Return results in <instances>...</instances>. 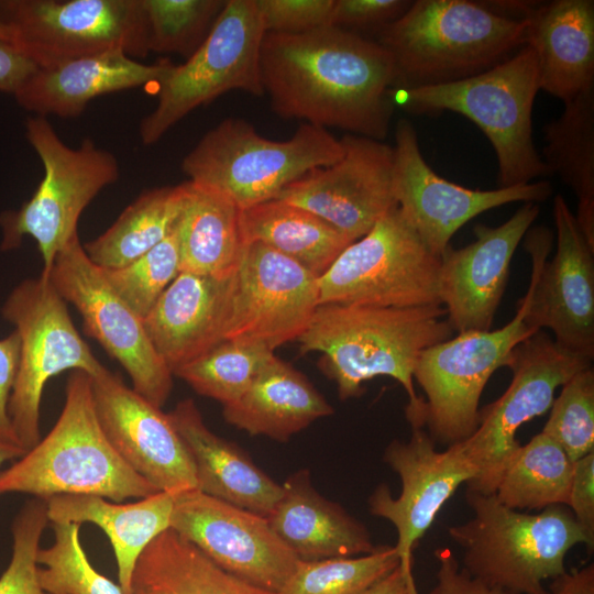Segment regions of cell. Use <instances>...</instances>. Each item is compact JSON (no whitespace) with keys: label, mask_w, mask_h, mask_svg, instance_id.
<instances>
[{"label":"cell","mask_w":594,"mask_h":594,"mask_svg":"<svg viewBox=\"0 0 594 594\" xmlns=\"http://www.w3.org/2000/svg\"><path fill=\"white\" fill-rule=\"evenodd\" d=\"M260 72L278 117L377 141L386 138L395 68L375 40L334 26L300 34L266 32Z\"/></svg>","instance_id":"cell-1"},{"label":"cell","mask_w":594,"mask_h":594,"mask_svg":"<svg viewBox=\"0 0 594 594\" xmlns=\"http://www.w3.org/2000/svg\"><path fill=\"white\" fill-rule=\"evenodd\" d=\"M444 315L443 306L322 304L297 341L302 354H322L319 367L336 383L342 400L361 396L364 383L374 377L397 381L408 396V422L424 428V398L415 392L414 371L422 351L451 338Z\"/></svg>","instance_id":"cell-2"},{"label":"cell","mask_w":594,"mask_h":594,"mask_svg":"<svg viewBox=\"0 0 594 594\" xmlns=\"http://www.w3.org/2000/svg\"><path fill=\"white\" fill-rule=\"evenodd\" d=\"M526 19L469 0H417L377 40L391 55L395 89L479 75L525 46Z\"/></svg>","instance_id":"cell-3"},{"label":"cell","mask_w":594,"mask_h":594,"mask_svg":"<svg viewBox=\"0 0 594 594\" xmlns=\"http://www.w3.org/2000/svg\"><path fill=\"white\" fill-rule=\"evenodd\" d=\"M160 492L114 450L97 416L91 378L73 371L63 409L51 431L0 471V496L97 495L122 503Z\"/></svg>","instance_id":"cell-4"},{"label":"cell","mask_w":594,"mask_h":594,"mask_svg":"<svg viewBox=\"0 0 594 594\" xmlns=\"http://www.w3.org/2000/svg\"><path fill=\"white\" fill-rule=\"evenodd\" d=\"M465 499L473 516L448 528L462 550V568L509 594H548L543 582L566 571L573 547L593 551L594 540L564 505L530 514L506 507L494 494L466 491Z\"/></svg>","instance_id":"cell-5"},{"label":"cell","mask_w":594,"mask_h":594,"mask_svg":"<svg viewBox=\"0 0 594 594\" xmlns=\"http://www.w3.org/2000/svg\"><path fill=\"white\" fill-rule=\"evenodd\" d=\"M540 90L532 50L525 45L473 77L433 86L393 89L392 99L411 113L452 111L464 116L491 142L498 188L551 175L532 141V107Z\"/></svg>","instance_id":"cell-6"},{"label":"cell","mask_w":594,"mask_h":594,"mask_svg":"<svg viewBox=\"0 0 594 594\" xmlns=\"http://www.w3.org/2000/svg\"><path fill=\"white\" fill-rule=\"evenodd\" d=\"M344 153L327 129L302 123L289 140L258 134L244 119L227 118L210 129L182 161L188 180L217 191L241 210L275 199L308 172Z\"/></svg>","instance_id":"cell-7"},{"label":"cell","mask_w":594,"mask_h":594,"mask_svg":"<svg viewBox=\"0 0 594 594\" xmlns=\"http://www.w3.org/2000/svg\"><path fill=\"white\" fill-rule=\"evenodd\" d=\"M26 139L40 157L44 176L32 197L20 209L0 216L1 250L18 248L23 238L37 244L47 276L59 251L77 233L87 206L120 176L116 156L85 139L79 147L66 145L45 117L25 123Z\"/></svg>","instance_id":"cell-8"},{"label":"cell","mask_w":594,"mask_h":594,"mask_svg":"<svg viewBox=\"0 0 594 594\" xmlns=\"http://www.w3.org/2000/svg\"><path fill=\"white\" fill-rule=\"evenodd\" d=\"M1 315L20 338L9 416L16 440L28 451L41 440V403L48 380L67 370L94 377L106 366L77 331L67 302L48 276L41 274L16 285L3 302Z\"/></svg>","instance_id":"cell-9"},{"label":"cell","mask_w":594,"mask_h":594,"mask_svg":"<svg viewBox=\"0 0 594 594\" xmlns=\"http://www.w3.org/2000/svg\"><path fill=\"white\" fill-rule=\"evenodd\" d=\"M440 257L398 207L348 245L318 277L319 302L375 307L442 306Z\"/></svg>","instance_id":"cell-10"},{"label":"cell","mask_w":594,"mask_h":594,"mask_svg":"<svg viewBox=\"0 0 594 594\" xmlns=\"http://www.w3.org/2000/svg\"><path fill=\"white\" fill-rule=\"evenodd\" d=\"M265 34L255 0H227L207 38L158 87L157 105L140 123L144 145L158 142L196 108L231 90L264 96L260 51Z\"/></svg>","instance_id":"cell-11"},{"label":"cell","mask_w":594,"mask_h":594,"mask_svg":"<svg viewBox=\"0 0 594 594\" xmlns=\"http://www.w3.org/2000/svg\"><path fill=\"white\" fill-rule=\"evenodd\" d=\"M534 290L530 279L514 318L488 331L460 332L420 354L414 380L422 388V427L435 441L452 446L468 439L479 424L480 398L493 373L506 366L513 349L537 331L525 316Z\"/></svg>","instance_id":"cell-12"},{"label":"cell","mask_w":594,"mask_h":594,"mask_svg":"<svg viewBox=\"0 0 594 594\" xmlns=\"http://www.w3.org/2000/svg\"><path fill=\"white\" fill-rule=\"evenodd\" d=\"M506 366L513 373L507 389L480 410L474 432L454 443L475 471V479L466 484L471 492L495 493L507 460L520 446L516 432L546 414L557 388L592 366V360L561 348L539 330L513 349Z\"/></svg>","instance_id":"cell-13"},{"label":"cell","mask_w":594,"mask_h":594,"mask_svg":"<svg viewBox=\"0 0 594 594\" xmlns=\"http://www.w3.org/2000/svg\"><path fill=\"white\" fill-rule=\"evenodd\" d=\"M0 20L40 68L113 48L134 59L150 53L142 0H4Z\"/></svg>","instance_id":"cell-14"},{"label":"cell","mask_w":594,"mask_h":594,"mask_svg":"<svg viewBox=\"0 0 594 594\" xmlns=\"http://www.w3.org/2000/svg\"><path fill=\"white\" fill-rule=\"evenodd\" d=\"M557 249L547 262L553 233L543 226L529 229L525 248L532 263L534 290L525 322L529 329H549L561 348L594 358V248L580 229L565 199L553 200Z\"/></svg>","instance_id":"cell-15"},{"label":"cell","mask_w":594,"mask_h":594,"mask_svg":"<svg viewBox=\"0 0 594 594\" xmlns=\"http://www.w3.org/2000/svg\"><path fill=\"white\" fill-rule=\"evenodd\" d=\"M47 276L78 310L84 332L124 369L132 388L162 408L173 389V373L155 350L143 319L90 261L78 234L59 251Z\"/></svg>","instance_id":"cell-16"},{"label":"cell","mask_w":594,"mask_h":594,"mask_svg":"<svg viewBox=\"0 0 594 594\" xmlns=\"http://www.w3.org/2000/svg\"><path fill=\"white\" fill-rule=\"evenodd\" d=\"M393 191L400 212L437 256L454 233L471 219L517 201L541 202L552 195L547 180L493 190L472 189L439 176L424 158L411 122L395 128Z\"/></svg>","instance_id":"cell-17"},{"label":"cell","mask_w":594,"mask_h":594,"mask_svg":"<svg viewBox=\"0 0 594 594\" xmlns=\"http://www.w3.org/2000/svg\"><path fill=\"white\" fill-rule=\"evenodd\" d=\"M228 573L277 593L300 561L266 517L199 490L175 495L170 527Z\"/></svg>","instance_id":"cell-18"},{"label":"cell","mask_w":594,"mask_h":594,"mask_svg":"<svg viewBox=\"0 0 594 594\" xmlns=\"http://www.w3.org/2000/svg\"><path fill=\"white\" fill-rule=\"evenodd\" d=\"M336 163L315 168L286 186L275 199L301 207L353 242L397 207L393 191V146L345 134Z\"/></svg>","instance_id":"cell-19"},{"label":"cell","mask_w":594,"mask_h":594,"mask_svg":"<svg viewBox=\"0 0 594 594\" xmlns=\"http://www.w3.org/2000/svg\"><path fill=\"white\" fill-rule=\"evenodd\" d=\"M319 305L316 275L262 243H249L235 272L226 340L274 351L301 336Z\"/></svg>","instance_id":"cell-20"},{"label":"cell","mask_w":594,"mask_h":594,"mask_svg":"<svg viewBox=\"0 0 594 594\" xmlns=\"http://www.w3.org/2000/svg\"><path fill=\"white\" fill-rule=\"evenodd\" d=\"M383 459L399 476L402 490L393 497L386 484L378 485L369 497V510L393 524L400 568L413 572L416 544L446 502L475 479V471L454 444L438 451L425 428H411L406 442L393 440Z\"/></svg>","instance_id":"cell-21"},{"label":"cell","mask_w":594,"mask_h":594,"mask_svg":"<svg viewBox=\"0 0 594 594\" xmlns=\"http://www.w3.org/2000/svg\"><path fill=\"white\" fill-rule=\"evenodd\" d=\"M90 378L99 422L122 460L160 492L197 488L193 460L168 415L107 367Z\"/></svg>","instance_id":"cell-22"},{"label":"cell","mask_w":594,"mask_h":594,"mask_svg":"<svg viewBox=\"0 0 594 594\" xmlns=\"http://www.w3.org/2000/svg\"><path fill=\"white\" fill-rule=\"evenodd\" d=\"M539 206L524 205L504 223L473 228L475 240L440 255L439 296L453 331H488L508 282L514 253L538 218Z\"/></svg>","instance_id":"cell-23"},{"label":"cell","mask_w":594,"mask_h":594,"mask_svg":"<svg viewBox=\"0 0 594 594\" xmlns=\"http://www.w3.org/2000/svg\"><path fill=\"white\" fill-rule=\"evenodd\" d=\"M234 289L235 273L180 272L163 293L143 321L172 373L226 340Z\"/></svg>","instance_id":"cell-24"},{"label":"cell","mask_w":594,"mask_h":594,"mask_svg":"<svg viewBox=\"0 0 594 594\" xmlns=\"http://www.w3.org/2000/svg\"><path fill=\"white\" fill-rule=\"evenodd\" d=\"M168 59L143 64L121 48L37 68L13 95L20 107L35 116L77 118L95 98L164 80Z\"/></svg>","instance_id":"cell-25"},{"label":"cell","mask_w":594,"mask_h":594,"mask_svg":"<svg viewBox=\"0 0 594 594\" xmlns=\"http://www.w3.org/2000/svg\"><path fill=\"white\" fill-rule=\"evenodd\" d=\"M525 19L539 88L563 103L594 88V1L535 4Z\"/></svg>","instance_id":"cell-26"},{"label":"cell","mask_w":594,"mask_h":594,"mask_svg":"<svg viewBox=\"0 0 594 594\" xmlns=\"http://www.w3.org/2000/svg\"><path fill=\"white\" fill-rule=\"evenodd\" d=\"M167 415L193 460L197 490L263 517L272 513L282 485L235 443L213 433L191 398L178 402Z\"/></svg>","instance_id":"cell-27"},{"label":"cell","mask_w":594,"mask_h":594,"mask_svg":"<svg viewBox=\"0 0 594 594\" xmlns=\"http://www.w3.org/2000/svg\"><path fill=\"white\" fill-rule=\"evenodd\" d=\"M282 488L266 518L300 561L364 556L377 548L364 524L315 490L307 469L292 474Z\"/></svg>","instance_id":"cell-28"},{"label":"cell","mask_w":594,"mask_h":594,"mask_svg":"<svg viewBox=\"0 0 594 594\" xmlns=\"http://www.w3.org/2000/svg\"><path fill=\"white\" fill-rule=\"evenodd\" d=\"M175 495L157 492L132 503L97 495H57L46 501L47 518L51 522H90L102 529L113 549L119 585L128 594L139 557L170 527Z\"/></svg>","instance_id":"cell-29"},{"label":"cell","mask_w":594,"mask_h":594,"mask_svg":"<svg viewBox=\"0 0 594 594\" xmlns=\"http://www.w3.org/2000/svg\"><path fill=\"white\" fill-rule=\"evenodd\" d=\"M224 420L251 436L287 441L333 408L309 380L276 355L250 388L223 406Z\"/></svg>","instance_id":"cell-30"},{"label":"cell","mask_w":594,"mask_h":594,"mask_svg":"<svg viewBox=\"0 0 594 594\" xmlns=\"http://www.w3.org/2000/svg\"><path fill=\"white\" fill-rule=\"evenodd\" d=\"M185 196L175 224L180 272L227 276L235 273L243 250L241 209L223 195L184 183Z\"/></svg>","instance_id":"cell-31"},{"label":"cell","mask_w":594,"mask_h":594,"mask_svg":"<svg viewBox=\"0 0 594 594\" xmlns=\"http://www.w3.org/2000/svg\"><path fill=\"white\" fill-rule=\"evenodd\" d=\"M128 594H276L222 570L172 528L139 557Z\"/></svg>","instance_id":"cell-32"},{"label":"cell","mask_w":594,"mask_h":594,"mask_svg":"<svg viewBox=\"0 0 594 594\" xmlns=\"http://www.w3.org/2000/svg\"><path fill=\"white\" fill-rule=\"evenodd\" d=\"M244 244L258 242L320 277L353 241L315 213L272 199L241 210Z\"/></svg>","instance_id":"cell-33"},{"label":"cell","mask_w":594,"mask_h":594,"mask_svg":"<svg viewBox=\"0 0 594 594\" xmlns=\"http://www.w3.org/2000/svg\"><path fill=\"white\" fill-rule=\"evenodd\" d=\"M542 160L575 194V219L594 248V88L564 102L562 113L543 127Z\"/></svg>","instance_id":"cell-34"},{"label":"cell","mask_w":594,"mask_h":594,"mask_svg":"<svg viewBox=\"0 0 594 594\" xmlns=\"http://www.w3.org/2000/svg\"><path fill=\"white\" fill-rule=\"evenodd\" d=\"M184 196V183L144 190L103 233L82 244L86 254L102 270L128 265L173 231Z\"/></svg>","instance_id":"cell-35"},{"label":"cell","mask_w":594,"mask_h":594,"mask_svg":"<svg viewBox=\"0 0 594 594\" xmlns=\"http://www.w3.org/2000/svg\"><path fill=\"white\" fill-rule=\"evenodd\" d=\"M572 473L573 461L541 431L509 457L494 495L506 507L519 512L566 506Z\"/></svg>","instance_id":"cell-36"},{"label":"cell","mask_w":594,"mask_h":594,"mask_svg":"<svg viewBox=\"0 0 594 594\" xmlns=\"http://www.w3.org/2000/svg\"><path fill=\"white\" fill-rule=\"evenodd\" d=\"M275 356L258 343L224 340L173 372L197 394L223 406L238 400Z\"/></svg>","instance_id":"cell-37"},{"label":"cell","mask_w":594,"mask_h":594,"mask_svg":"<svg viewBox=\"0 0 594 594\" xmlns=\"http://www.w3.org/2000/svg\"><path fill=\"white\" fill-rule=\"evenodd\" d=\"M399 564L394 546L359 557L299 561L276 594H363Z\"/></svg>","instance_id":"cell-38"},{"label":"cell","mask_w":594,"mask_h":594,"mask_svg":"<svg viewBox=\"0 0 594 594\" xmlns=\"http://www.w3.org/2000/svg\"><path fill=\"white\" fill-rule=\"evenodd\" d=\"M80 524L52 522L53 543L37 552V578L47 594H124L98 572L80 541Z\"/></svg>","instance_id":"cell-39"},{"label":"cell","mask_w":594,"mask_h":594,"mask_svg":"<svg viewBox=\"0 0 594 594\" xmlns=\"http://www.w3.org/2000/svg\"><path fill=\"white\" fill-rule=\"evenodd\" d=\"M148 51L190 57L209 35L226 0H142Z\"/></svg>","instance_id":"cell-40"},{"label":"cell","mask_w":594,"mask_h":594,"mask_svg":"<svg viewBox=\"0 0 594 594\" xmlns=\"http://www.w3.org/2000/svg\"><path fill=\"white\" fill-rule=\"evenodd\" d=\"M102 272L112 289L144 319L180 273L175 227L162 242L133 262Z\"/></svg>","instance_id":"cell-41"},{"label":"cell","mask_w":594,"mask_h":594,"mask_svg":"<svg viewBox=\"0 0 594 594\" xmlns=\"http://www.w3.org/2000/svg\"><path fill=\"white\" fill-rule=\"evenodd\" d=\"M542 432L574 462L594 452V370L573 375L554 398Z\"/></svg>","instance_id":"cell-42"},{"label":"cell","mask_w":594,"mask_h":594,"mask_svg":"<svg viewBox=\"0 0 594 594\" xmlns=\"http://www.w3.org/2000/svg\"><path fill=\"white\" fill-rule=\"evenodd\" d=\"M47 522L46 502L40 498L26 502L14 517L12 553L0 575V594H47L37 578V552Z\"/></svg>","instance_id":"cell-43"},{"label":"cell","mask_w":594,"mask_h":594,"mask_svg":"<svg viewBox=\"0 0 594 594\" xmlns=\"http://www.w3.org/2000/svg\"><path fill=\"white\" fill-rule=\"evenodd\" d=\"M334 0H255L265 33L300 34L331 26Z\"/></svg>","instance_id":"cell-44"},{"label":"cell","mask_w":594,"mask_h":594,"mask_svg":"<svg viewBox=\"0 0 594 594\" xmlns=\"http://www.w3.org/2000/svg\"><path fill=\"white\" fill-rule=\"evenodd\" d=\"M411 4L404 0H334L331 26L350 32L375 30L376 32L397 20Z\"/></svg>","instance_id":"cell-45"},{"label":"cell","mask_w":594,"mask_h":594,"mask_svg":"<svg viewBox=\"0 0 594 594\" xmlns=\"http://www.w3.org/2000/svg\"><path fill=\"white\" fill-rule=\"evenodd\" d=\"M436 584L428 594H509L471 576L448 548L435 551Z\"/></svg>","instance_id":"cell-46"},{"label":"cell","mask_w":594,"mask_h":594,"mask_svg":"<svg viewBox=\"0 0 594 594\" xmlns=\"http://www.w3.org/2000/svg\"><path fill=\"white\" fill-rule=\"evenodd\" d=\"M566 507L594 540V452L573 462Z\"/></svg>","instance_id":"cell-47"},{"label":"cell","mask_w":594,"mask_h":594,"mask_svg":"<svg viewBox=\"0 0 594 594\" xmlns=\"http://www.w3.org/2000/svg\"><path fill=\"white\" fill-rule=\"evenodd\" d=\"M19 360L20 338L13 330L9 336L0 339V440L21 446L13 432L9 416V403L18 374Z\"/></svg>","instance_id":"cell-48"},{"label":"cell","mask_w":594,"mask_h":594,"mask_svg":"<svg viewBox=\"0 0 594 594\" xmlns=\"http://www.w3.org/2000/svg\"><path fill=\"white\" fill-rule=\"evenodd\" d=\"M37 68L12 44L0 41V91L14 95Z\"/></svg>","instance_id":"cell-49"},{"label":"cell","mask_w":594,"mask_h":594,"mask_svg":"<svg viewBox=\"0 0 594 594\" xmlns=\"http://www.w3.org/2000/svg\"><path fill=\"white\" fill-rule=\"evenodd\" d=\"M548 594H594V564L565 571L553 579Z\"/></svg>","instance_id":"cell-50"},{"label":"cell","mask_w":594,"mask_h":594,"mask_svg":"<svg viewBox=\"0 0 594 594\" xmlns=\"http://www.w3.org/2000/svg\"><path fill=\"white\" fill-rule=\"evenodd\" d=\"M415 588L417 587L414 573L405 572L399 564L394 571L376 582L363 594H409Z\"/></svg>","instance_id":"cell-51"},{"label":"cell","mask_w":594,"mask_h":594,"mask_svg":"<svg viewBox=\"0 0 594 594\" xmlns=\"http://www.w3.org/2000/svg\"><path fill=\"white\" fill-rule=\"evenodd\" d=\"M25 452L19 444L0 440V466L8 461L21 458Z\"/></svg>","instance_id":"cell-52"},{"label":"cell","mask_w":594,"mask_h":594,"mask_svg":"<svg viewBox=\"0 0 594 594\" xmlns=\"http://www.w3.org/2000/svg\"><path fill=\"white\" fill-rule=\"evenodd\" d=\"M0 41L7 42L13 45V33L11 28L0 20Z\"/></svg>","instance_id":"cell-53"},{"label":"cell","mask_w":594,"mask_h":594,"mask_svg":"<svg viewBox=\"0 0 594 594\" xmlns=\"http://www.w3.org/2000/svg\"><path fill=\"white\" fill-rule=\"evenodd\" d=\"M409 594H418L417 588L413 590Z\"/></svg>","instance_id":"cell-54"}]
</instances>
